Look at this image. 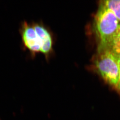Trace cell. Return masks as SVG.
<instances>
[{"mask_svg": "<svg viewBox=\"0 0 120 120\" xmlns=\"http://www.w3.org/2000/svg\"><path fill=\"white\" fill-rule=\"evenodd\" d=\"M94 22L95 32L100 40L98 51H103L113 42L119 29V19L113 12L102 2Z\"/></svg>", "mask_w": 120, "mask_h": 120, "instance_id": "obj_1", "label": "cell"}, {"mask_svg": "<svg viewBox=\"0 0 120 120\" xmlns=\"http://www.w3.org/2000/svg\"><path fill=\"white\" fill-rule=\"evenodd\" d=\"M94 61L97 71L107 82L117 86L119 79V67L116 58L108 51H100Z\"/></svg>", "mask_w": 120, "mask_h": 120, "instance_id": "obj_2", "label": "cell"}, {"mask_svg": "<svg viewBox=\"0 0 120 120\" xmlns=\"http://www.w3.org/2000/svg\"><path fill=\"white\" fill-rule=\"evenodd\" d=\"M20 32L24 46L32 54L41 52V41L36 33L33 24L23 22L20 29Z\"/></svg>", "mask_w": 120, "mask_h": 120, "instance_id": "obj_3", "label": "cell"}, {"mask_svg": "<svg viewBox=\"0 0 120 120\" xmlns=\"http://www.w3.org/2000/svg\"><path fill=\"white\" fill-rule=\"evenodd\" d=\"M33 25L41 39V52L48 58L53 51V40L51 33L47 28L41 24L34 23Z\"/></svg>", "mask_w": 120, "mask_h": 120, "instance_id": "obj_4", "label": "cell"}, {"mask_svg": "<svg viewBox=\"0 0 120 120\" xmlns=\"http://www.w3.org/2000/svg\"><path fill=\"white\" fill-rule=\"evenodd\" d=\"M103 3L113 12L120 20V0H105L103 1Z\"/></svg>", "mask_w": 120, "mask_h": 120, "instance_id": "obj_5", "label": "cell"}, {"mask_svg": "<svg viewBox=\"0 0 120 120\" xmlns=\"http://www.w3.org/2000/svg\"><path fill=\"white\" fill-rule=\"evenodd\" d=\"M119 83H118V85H117V87H118L119 89L120 90V67H119Z\"/></svg>", "mask_w": 120, "mask_h": 120, "instance_id": "obj_6", "label": "cell"}, {"mask_svg": "<svg viewBox=\"0 0 120 120\" xmlns=\"http://www.w3.org/2000/svg\"></svg>", "mask_w": 120, "mask_h": 120, "instance_id": "obj_7", "label": "cell"}, {"mask_svg": "<svg viewBox=\"0 0 120 120\" xmlns=\"http://www.w3.org/2000/svg\"></svg>", "mask_w": 120, "mask_h": 120, "instance_id": "obj_8", "label": "cell"}]
</instances>
